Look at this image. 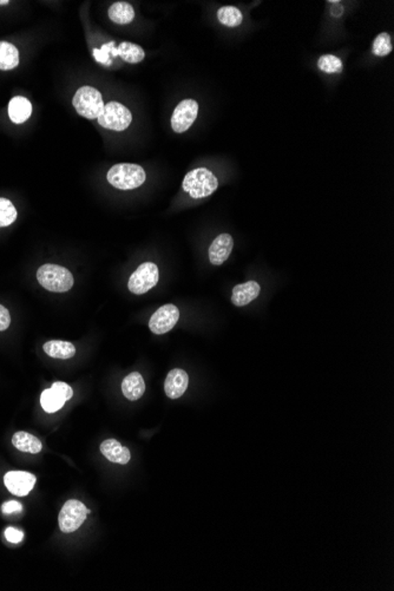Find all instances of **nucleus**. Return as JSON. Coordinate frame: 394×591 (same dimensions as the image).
<instances>
[{"label": "nucleus", "mask_w": 394, "mask_h": 591, "mask_svg": "<svg viewBox=\"0 0 394 591\" xmlns=\"http://www.w3.org/2000/svg\"><path fill=\"white\" fill-rule=\"evenodd\" d=\"M182 188L195 200L205 199L216 192L218 180L207 168H197L185 175Z\"/></svg>", "instance_id": "nucleus-1"}, {"label": "nucleus", "mask_w": 394, "mask_h": 591, "mask_svg": "<svg viewBox=\"0 0 394 591\" xmlns=\"http://www.w3.org/2000/svg\"><path fill=\"white\" fill-rule=\"evenodd\" d=\"M107 179L112 187L119 190H132L145 182L147 175L138 164L119 163L111 167Z\"/></svg>", "instance_id": "nucleus-2"}, {"label": "nucleus", "mask_w": 394, "mask_h": 591, "mask_svg": "<svg viewBox=\"0 0 394 591\" xmlns=\"http://www.w3.org/2000/svg\"><path fill=\"white\" fill-rule=\"evenodd\" d=\"M37 279L41 287L54 293H65L74 287V277L70 270L61 266L51 263L41 266L38 268Z\"/></svg>", "instance_id": "nucleus-3"}, {"label": "nucleus", "mask_w": 394, "mask_h": 591, "mask_svg": "<svg viewBox=\"0 0 394 591\" xmlns=\"http://www.w3.org/2000/svg\"><path fill=\"white\" fill-rule=\"evenodd\" d=\"M72 104L76 111L87 119H98L104 108L102 94L91 86H82L76 91Z\"/></svg>", "instance_id": "nucleus-4"}, {"label": "nucleus", "mask_w": 394, "mask_h": 591, "mask_svg": "<svg viewBox=\"0 0 394 591\" xmlns=\"http://www.w3.org/2000/svg\"><path fill=\"white\" fill-rule=\"evenodd\" d=\"M97 121L99 126L104 129L123 131L132 124V114L123 104L118 102H109L103 108Z\"/></svg>", "instance_id": "nucleus-5"}, {"label": "nucleus", "mask_w": 394, "mask_h": 591, "mask_svg": "<svg viewBox=\"0 0 394 591\" xmlns=\"http://www.w3.org/2000/svg\"><path fill=\"white\" fill-rule=\"evenodd\" d=\"M160 280V272L154 262H144L132 274L127 288L132 294L142 295L152 290Z\"/></svg>", "instance_id": "nucleus-6"}, {"label": "nucleus", "mask_w": 394, "mask_h": 591, "mask_svg": "<svg viewBox=\"0 0 394 591\" xmlns=\"http://www.w3.org/2000/svg\"><path fill=\"white\" fill-rule=\"evenodd\" d=\"M87 514V508L82 501L76 499L66 501L58 518L61 530L64 534H71L79 530L83 523L85 522Z\"/></svg>", "instance_id": "nucleus-7"}, {"label": "nucleus", "mask_w": 394, "mask_h": 591, "mask_svg": "<svg viewBox=\"0 0 394 591\" xmlns=\"http://www.w3.org/2000/svg\"><path fill=\"white\" fill-rule=\"evenodd\" d=\"M72 396H74V391L70 385L63 381H56L51 388L41 393V408L48 413H54L59 411L65 405L66 401L72 398Z\"/></svg>", "instance_id": "nucleus-8"}, {"label": "nucleus", "mask_w": 394, "mask_h": 591, "mask_svg": "<svg viewBox=\"0 0 394 591\" xmlns=\"http://www.w3.org/2000/svg\"><path fill=\"white\" fill-rule=\"evenodd\" d=\"M178 320H180V310L175 305L168 303L165 306H160L152 315L149 321V328L154 334H165L173 330Z\"/></svg>", "instance_id": "nucleus-9"}, {"label": "nucleus", "mask_w": 394, "mask_h": 591, "mask_svg": "<svg viewBox=\"0 0 394 591\" xmlns=\"http://www.w3.org/2000/svg\"><path fill=\"white\" fill-rule=\"evenodd\" d=\"M198 114V104L194 99L182 101L174 110L172 128L177 134H183L193 126Z\"/></svg>", "instance_id": "nucleus-10"}, {"label": "nucleus", "mask_w": 394, "mask_h": 591, "mask_svg": "<svg viewBox=\"0 0 394 591\" xmlns=\"http://www.w3.org/2000/svg\"><path fill=\"white\" fill-rule=\"evenodd\" d=\"M36 476L24 471H11L5 474L4 484L12 494L24 497L29 494L36 484Z\"/></svg>", "instance_id": "nucleus-11"}, {"label": "nucleus", "mask_w": 394, "mask_h": 591, "mask_svg": "<svg viewBox=\"0 0 394 591\" xmlns=\"http://www.w3.org/2000/svg\"><path fill=\"white\" fill-rule=\"evenodd\" d=\"M234 240L229 234L218 235L209 247V261L211 265L221 266L229 259L233 252Z\"/></svg>", "instance_id": "nucleus-12"}, {"label": "nucleus", "mask_w": 394, "mask_h": 591, "mask_svg": "<svg viewBox=\"0 0 394 591\" xmlns=\"http://www.w3.org/2000/svg\"><path fill=\"white\" fill-rule=\"evenodd\" d=\"M189 385V377L181 368L169 372L165 383V394L170 399H178L185 394Z\"/></svg>", "instance_id": "nucleus-13"}, {"label": "nucleus", "mask_w": 394, "mask_h": 591, "mask_svg": "<svg viewBox=\"0 0 394 591\" xmlns=\"http://www.w3.org/2000/svg\"><path fill=\"white\" fill-rule=\"evenodd\" d=\"M260 292H261V287L256 281H248L241 285H236L233 288L231 302L236 307L247 306L259 297Z\"/></svg>", "instance_id": "nucleus-14"}, {"label": "nucleus", "mask_w": 394, "mask_h": 591, "mask_svg": "<svg viewBox=\"0 0 394 591\" xmlns=\"http://www.w3.org/2000/svg\"><path fill=\"white\" fill-rule=\"evenodd\" d=\"M101 452L107 461L116 464L125 465L129 463L132 454L127 448L121 444L116 439H107L101 445Z\"/></svg>", "instance_id": "nucleus-15"}, {"label": "nucleus", "mask_w": 394, "mask_h": 591, "mask_svg": "<svg viewBox=\"0 0 394 591\" xmlns=\"http://www.w3.org/2000/svg\"><path fill=\"white\" fill-rule=\"evenodd\" d=\"M32 104L28 98L14 97L8 103V116L10 119L16 124L25 123L31 117Z\"/></svg>", "instance_id": "nucleus-16"}, {"label": "nucleus", "mask_w": 394, "mask_h": 591, "mask_svg": "<svg viewBox=\"0 0 394 591\" xmlns=\"http://www.w3.org/2000/svg\"><path fill=\"white\" fill-rule=\"evenodd\" d=\"M122 392L127 400L136 401L142 398L145 392V383L143 377L138 372H132L124 378L122 383Z\"/></svg>", "instance_id": "nucleus-17"}, {"label": "nucleus", "mask_w": 394, "mask_h": 591, "mask_svg": "<svg viewBox=\"0 0 394 591\" xmlns=\"http://www.w3.org/2000/svg\"><path fill=\"white\" fill-rule=\"evenodd\" d=\"M44 352L54 359H71L76 354V347L74 343L61 340H51L44 343Z\"/></svg>", "instance_id": "nucleus-18"}, {"label": "nucleus", "mask_w": 394, "mask_h": 591, "mask_svg": "<svg viewBox=\"0 0 394 591\" xmlns=\"http://www.w3.org/2000/svg\"><path fill=\"white\" fill-rule=\"evenodd\" d=\"M107 14L111 21L119 25L129 24L135 19V10L125 1H118L111 5Z\"/></svg>", "instance_id": "nucleus-19"}, {"label": "nucleus", "mask_w": 394, "mask_h": 591, "mask_svg": "<svg viewBox=\"0 0 394 591\" xmlns=\"http://www.w3.org/2000/svg\"><path fill=\"white\" fill-rule=\"evenodd\" d=\"M12 444L21 452L36 454V453H39L41 451V441L32 434L23 432V431H19V432L13 434Z\"/></svg>", "instance_id": "nucleus-20"}, {"label": "nucleus", "mask_w": 394, "mask_h": 591, "mask_svg": "<svg viewBox=\"0 0 394 591\" xmlns=\"http://www.w3.org/2000/svg\"><path fill=\"white\" fill-rule=\"evenodd\" d=\"M19 64V51L16 46L8 43L0 41V70L8 71L17 68Z\"/></svg>", "instance_id": "nucleus-21"}, {"label": "nucleus", "mask_w": 394, "mask_h": 591, "mask_svg": "<svg viewBox=\"0 0 394 591\" xmlns=\"http://www.w3.org/2000/svg\"><path fill=\"white\" fill-rule=\"evenodd\" d=\"M116 52H117V56H119L129 64L141 63L145 57V52L140 46L134 44V43H129V41L121 43L118 49L116 50Z\"/></svg>", "instance_id": "nucleus-22"}, {"label": "nucleus", "mask_w": 394, "mask_h": 591, "mask_svg": "<svg viewBox=\"0 0 394 591\" xmlns=\"http://www.w3.org/2000/svg\"><path fill=\"white\" fill-rule=\"evenodd\" d=\"M218 19L225 26L236 28L242 23L243 16L241 11L235 6H222L218 11Z\"/></svg>", "instance_id": "nucleus-23"}, {"label": "nucleus", "mask_w": 394, "mask_h": 591, "mask_svg": "<svg viewBox=\"0 0 394 591\" xmlns=\"http://www.w3.org/2000/svg\"><path fill=\"white\" fill-rule=\"evenodd\" d=\"M17 219V209L8 199L0 197V227L12 225Z\"/></svg>", "instance_id": "nucleus-24"}, {"label": "nucleus", "mask_w": 394, "mask_h": 591, "mask_svg": "<svg viewBox=\"0 0 394 591\" xmlns=\"http://www.w3.org/2000/svg\"><path fill=\"white\" fill-rule=\"evenodd\" d=\"M372 50H373L374 54L378 56V57H386V56H388L392 52V50H393L390 34L387 32H382L378 34L375 37V39H374Z\"/></svg>", "instance_id": "nucleus-25"}, {"label": "nucleus", "mask_w": 394, "mask_h": 591, "mask_svg": "<svg viewBox=\"0 0 394 591\" xmlns=\"http://www.w3.org/2000/svg\"><path fill=\"white\" fill-rule=\"evenodd\" d=\"M318 68L326 74H338V72H341V70H342V61L337 56L324 54L319 58Z\"/></svg>", "instance_id": "nucleus-26"}, {"label": "nucleus", "mask_w": 394, "mask_h": 591, "mask_svg": "<svg viewBox=\"0 0 394 591\" xmlns=\"http://www.w3.org/2000/svg\"><path fill=\"white\" fill-rule=\"evenodd\" d=\"M112 48H115V41H111V43H109L107 46H103L101 51H99V50H94V56H95L96 59H97L99 63H103V64H105V66H110L111 61H109L107 53L115 50L112 49Z\"/></svg>", "instance_id": "nucleus-27"}, {"label": "nucleus", "mask_w": 394, "mask_h": 591, "mask_svg": "<svg viewBox=\"0 0 394 591\" xmlns=\"http://www.w3.org/2000/svg\"><path fill=\"white\" fill-rule=\"evenodd\" d=\"M5 537H6L8 542L19 543L24 539V534L21 531L17 530L14 528H8L5 530Z\"/></svg>", "instance_id": "nucleus-28"}, {"label": "nucleus", "mask_w": 394, "mask_h": 591, "mask_svg": "<svg viewBox=\"0 0 394 591\" xmlns=\"http://www.w3.org/2000/svg\"><path fill=\"white\" fill-rule=\"evenodd\" d=\"M11 323V315L4 306L0 305V332L8 330Z\"/></svg>", "instance_id": "nucleus-29"}, {"label": "nucleus", "mask_w": 394, "mask_h": 591, "mask_svg": "<svg viewBox=\"0 0 394 591\" xmlns=\"http://www.w3.org/2000/svg\"><path fill=\"white\" fill-rule=\"evenodd\" d=\"M21 509H23V506H21V503H18V501H6V503L3 504V506H1V511H3V514H13V512H21Z\"/></svg>", "instance_id": "nucleus-30"}, {"label": "nucleus", "mask_w": 394, "mask_h": 591, "mask_svg": "<svg viewBox=\"0 0 394 591\" xmlns=\"http://www.w3.org/2000/svg\"><path fill=\"white\" fill-rule=\"evenodd\" d=\"M10 4V1L8 0H0V5H8Z\"/></svg>", "instance_id": "nucleus-31"}]
</instances>
